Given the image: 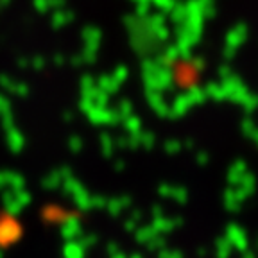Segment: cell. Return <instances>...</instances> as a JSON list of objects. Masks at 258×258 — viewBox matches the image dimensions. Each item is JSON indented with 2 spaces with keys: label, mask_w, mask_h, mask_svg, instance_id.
I'll return each instance as SVG.
<instances>
[{
  "label": "cell",
  "mask_w": 258,
  "mask_h": 258,
  "mask_svg": "<svg viewBox=\"0 0 258 258\" xmlns=\"http://www.w3.org/2000/svg\"><path fill=\"white\" fill-rule=\"evenodd\" d=\"M64 254H67V258H83V246H79V244L72 242V244H69V246H67Z\"/></svg>",
  "instance_id": "obj_2"
},
{
  "label": "cell",
  "mask_w": 258,
  "mask_h": 258,
  "mask_svg": "<svg viewBox=\"0 0 258 258\" xmlns=\"http://www.w3.org/2000/svg\"><path fill=\"white\" fill-rule=\"evenodd\" d=\"M22 233L20 224L13 217H0V246H8L11 242H16Z\"/></svg>",
  "instance_id": "obj_1"
}]
</instances>
